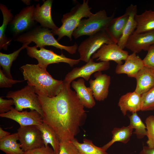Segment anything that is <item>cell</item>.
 Wrapping results in <instances>:
<instances>
[{
	"instance_id": "2",
	"label": "cell",
	"mask_w": 154,
	"mask_h": 154,
	"mask_svg": "<svg viewBox=\"0 0 154 154\" xmlns=\"http://www.w3.org/2000/svg\"><path fill=\"white\" fill-rule=\"evenodd\" d=\"M24 80L37 95L52 97L61 91L63 81L53 78L46 69L37 64H27L21 67Z\"/></svg>"
},
{
	"instance_id": "21",
	"label": "cell",
	"mask_w": 154,
	"mask_h": 154,
	"mask_svg": "<svg viewBox=\"0 0 154 154\" xmlns=\"http://www.w3.org/2000/svg\"><path fill=\"white\" fill-rule=\"evenodd\" d=\"M129 15V18L124 30L122 37L117 43V45L123 49L126 44L130 36L133 34L137 27V23L135 17L137 13V6L131 4L126 9Z\"/></svg>"
},
{
	"instance_id": "15",
	"label": "cell",
	"mask_w": 154,
	"mask_h": 154,
	"mask_svg": "<svg viewBox=\"0 0 154 154\" xmlns=\"http://www.w3.org/2000/svg\"><path fill=\"white\" fill-rule=\"evenodd\" d=\"M94 80L90 79L89 83L95 99L102 101L106 99L109 93V88L110 83V77L103 74L101 72L95 73Z\"/></svg>"
},
{
	"instance_id": "8",
	"label": "cell",
	"mask_w": 154,
	"mask_h": 154,
	"mask_svg": "<svg viewBox=\"0 0 154 154\" xmlns=\"http://www.w3.org/2000/svg\"><path fill=\"white\" fill-rule=\"evenodd\" d=\"M112 43H114L106 30L91 35L81 42L78 46L79 58L86 63L103 44Z\"/></svg>"
},
{
	"instance_id": "28",
	"label": "cell",
	"mask_w": 154,
	"mask_h": 154,
	"mask_svg": "<svg viewBox=\"0 0 154 154\" xmlns=\"http://www.w3.org/2000/svg\"><path fill=\"white\" fill-rule=\"evenodd\" d=\"M30 43L28 42L23 44L20 48L9 54L0 52V66L2 67L4 73L7 77L13 79L11 72L13 62L17 59L21 51L26 48Z\"/></svg>"
},
{
	"instance_id": "5",
	"label": "cell",
	"mask_w": 154,
	"mask_h": 154,
	"mask_svg": "<svg viewBox=\"0 0 154 154\" xmlns=\"http://www.w3.org/2000/svg\"><path fill=\"white\" fill-rule=\"evenodd\" d=\"M115 13L108 16L105 10L92 13L87 19H82L73 32L75 39L84 35L90 36L101 31L106 30L114 18Z\"/></svg>"
},
{
	"instance_id": "20",
	"label": "cell",
	"mask_w": 154,
	"mask_h": 154,
	"mask_svg": "<svg viewBox=\"0 0 154 154\" xmlns=\"http://www.w3.org/2000/svg\"><path fill=\"white\" fill-rule=\"evenodd\" d=\"M135 78L137 84L135 91L141 95L154 86V71L149 68L144 66Z\"/></svg>"
},
{
	"instance_id": "36",
	"label": "cell",
	"mask_w": 154,
	"mask_h": 154,
	"mask_svg": "<svg viewBox=\"0 0 154 154\" xmlns=\"http://www.w3.org/2000/svg\"><path fill=\"white\" fill-rule=\"evenodd\" d=\"M14 105V101L11 99H5L3 98V97H0V113L4 114L9 111L12 107V105Z\"/></svg>"
},
{
	"instance_id": "9",
	"label": "cell",
	"mask_w": 154,
	"mask_h": 154,
	"mask_svg": "<svg viewBox=\"0 0 154 154\" xmlns=\"http://www.w3.org/2000/svg\"><path fill=\"white\" fill-rule=\"evenodd\" d=\"M17 133L21 148L24 152L44 146L41 132L36 125L20 126Z\"/></svg>"
},
{
	"instance_id": "32",
	"label": "cell",
	"mask_w": 154,
	"mask_h": 154,
	"mask_svg": "<svg viewBox=\"0 0 154 154\" xmlns=\"http://www.w3.org/2000/svg\"><path fill=\"white\" fill-rule=\"evenodd\" d=\"M145 123L147 129V146L150 148L154 149V116L147 117Z\"/></svg>"
},
{
	"instance_id": "23",
	"label": "cell",
	"mask_w": 154,
	"mask_h": 154,
	"mask_svg": "<svg viewBox=\"0 0 154 154\" xmlns=\"http://www.w3.org/2000/svg\"><path fill=\"white\" fill-rule=\"evenodd\" d=\"M135 19L137 27L133 34H139L154 30V11L146 10L141 14H136Z\"/></svg>"
},
{
	"instance_id": "40",
	"label": "cell",
	"mask_w": 154,
	"mask_h": 154,
	"mask_svg": "<svg viewBox=\"0 0 154 154\" xmlns=\"http://www.w3.org/2000/svg\"><path fill=\"white\" fill-rule=\"evenodd\" d=\"M22 1L26 5L29 6L31 4V0H22Z\"/></svg>"
},
{
	"instance_id": "31",
	"label": "cell",
	"mask_w": 154,
	"mask_h": 154,
	"mask_svg": "<svg viewBox=\"0 0 154 154\" xmlns=\"http://www.w3.org/2000/svg\"><path fill=\"white\" fill-rule=\"evenodd\" d=\"M141 111L154 110V86L141 95Z\"/></svg>"
},
{
	"instance_id": "10",
	"label": "cell",
	"mask_w": 154,
	"mask_h": 154,
	"mask_svg": "<svg viewBox=\"0 0 154 154\" xmlns=\"http://www.w3.org/2000/svg\"><path fill=\"white\" fill-rule=\"evenodd\" d=\"M110 68L109 61L95 62L91 58L85 65L80 67L74 68L68 72L66 75L64 80L71 83L76 79L81 77L88 81L93 73L107 70Z\"/></svg>"
},
{
	"instance_id": "18",
	"label": "cell",
	"mask_w": 154,
	"mask_h": 154,
	"mask_svg": "<svg viewBox=\"0 0 154 154\" xmlns=\"http://www.w3.org/2000/svg\"><path fill=\"white\" fill-rule=\"evenodd\" d=\"M141 95L135 91L122 95L119 99L118 106L123 116L129 111L132 113L141 110Z\"/></svg>"
},
{
	"instance_id": "22",
	"label": "cell",
	"mask_w": 154,
	"mask_h": 154,
	"mask_svg": "<svg viewBox=\"0 0 154 154\" xmlns=\"http://www.w3.org/2000/svg\"><path fill=\"white\" fill-rule=\"evenodd\" d=\"M129 15L125 11L122 15L114 18L106 30L114 43L117 44L122 35Z\"/></svg>"
},
{
	"instance_id": "38",
	"label": "cell",
	"mask_w": 154,
	"mask_h": 154,
	"mask_svg": "<svg viewBox=\"0 0 154 154\" xmlns=\"http://www.w3.org/2000/svg\"><path fill=\"white\" fill-rule=\"evenodd\" d=\"M139 154H154V149L150 148L147 146H143Z\"/></svg>"
},
{
	"instance_id": "33",
	"label": "cell",
	"mask_w": 154,
	"mask_h": 154,
	"mask_svg": "<svg viewBox=\"0 0 154 154\" xmlns=\"http://www.w3.org/2000/svg\"><path fill=\"white\" fill-rule=\"evenodd\" d=\"M59 154H79L76 147L71 141H64L60 143Z\"/></svg>"
},
{
	"instance_id": "14",
	"label": "cell",
	"mask_w": 154,
	"mask_h": 154,
	"mask_svg": "<svg viewBox=\"0 0 154 154\" xmlns=\"http://www.w3.org/2000/svg\"><path fill=\"white\" fill-rule=\"evenodd\" d=\"M53 1H44L41 6L39 3L37 4L34 9L33 17L35 21L39 23L41 27L54 31L59 28L54 23L52 18L51 8Z\"/></svg>"
},
{
	"instance_id": "25",
	"label": "cell",
	"mask_w": 154,
	"mask_h": 154,
	"mask_svg": "<svg viewBox=\"0 0 154 154\" xmlns=\"http://www.w3.org/2000/svg\"><path fill=\"white\" fill-rule=\"evenodd\" d=\"M40 131L44 146L47 147L50 144L55 154H59L60 141L54 131L48 125L43 122L36 125Z\"/></svg>"
},
{
	"instance_id": "39",
	"label": "cell",
	"mask_w": 154,
	"mask_h": 154,
	"mask_svg": "<svg viewBox=\"0 0 154 154\" xmlns=\"http://www.w3.org/2000/svg\"><path fill=\"white\" fill-rule=\"evenodd\" d=\"M10 134V133L4 131L1 127H0V140L7 137Z\"/></svg>"
},
{
	"instance_id": "37",
	"label": "cell",
	"mask_w": 154,
	"mask_h": 154,
	"mask_svg": "<svg viewBox=\"0 0 154 154\" xmlns=\"http://www.w3.org/2000/svg\"><path fill=\"white\" fill-rule=\"evenodd\" d=\"M23 154H55L52 148L44 146L41 147L24 152Z\"/></svg>"
},
{
	"instance_id": "12",
	"label": "cell",
	"mask_w": 154,
	"mask_h": 154,
	"mask_svg": "<svg viewBox=\"0 0 154 154\" xmlns=\"http://www.w3.org/2000/svg\"><path fill=\"white\" fill-rule=\"evenodd\" d=\"M129 55L127 51L121 49L117 44H105L92 56L93 59L107 62L113 61L117 64H122Z\"/></svg>"
},
{
	"instance_id": "11",
	"label": "cell",
	"mask_w": 154,
	"mask_h": 154,
	"mask_svg": "<svg viewBox=\"0 0 154 154\" xmlns=\"http://www.w3.org/2000/svg\"><path fill=\"white\" fill-rule=\"evenodd\" d=\"M35 7L33 5L28 6L14 17L9 24L15 38L30 30L35 25L33 17Z\"/></svg>"
},
{
	"instance_id": "29",
	"label": "cell",
	"mask_w": 154,
	"mask_h": 154,
	"mask_svg": "<svg viewBox=\"0 0 154 154\" xmlns=\"http://www.w3.org/2000/svg\"><path fill=\"white\" fill-rule=\"evenodd\" d=\"M79 151V154H110L101 147L94 145L92 141L86 138H84L83 142L80 143L75 138L71 141Z\"/></svg>"
},
{
	"instance_id": "19",
	"label": "cell",
	"mask_w": 154,
	"mask_h": 154,
	"mask_svg": "<svg viewBox=\"0 0 154 154\" xmlns=\"http://www.w3.org/2000/svg\"><path fill=\"white\" fill-rule=\"evenodd\" d=\"M71 86L75 90L78 98L84 107L91 109L94 106L96 102L93 92L90 87H86L83 78L73 81Z\"/></svg>"
},
{
	"instance_id": "34",
	"label": "cell",
	"mask_w": 154,
	"mask_h": 154,
	"mask_svg": "<svg viewBox=\"0 0 154 154\" xmlns=\"http://www.w3.org/2000/svg\"><path fill=\"white\" fill-rule=\"evenodd\" d=\"M23 80H14L7 77L3 70L0 69V87L9 88L11 87L14 84L24 81Z\"/></svg>"
},
{
	"instance_id": "4",
	"label": "cell",
	"mask_w": 154,
	"mask_h": 154,
	"mask_svg": "<svg viewBox=\"0 0 154 154\" xmlns=\"http://www.w3.org/2000/svg\"><path fill=\"white\" fill-rule=\"evenodd\" d=\"M88 3V0H84L82 3L78 4L69 12L63 15L61 26L57 30H52L53 35L58 36V41L64 36L68 37L70 41L72 40L73 33L82 18H88L93 13Z\"/></svg>"
},
{
	"instance_id": "27",
	"label": "cell",
	"mask_w": 154,
	"mask_h": 154,
	"mask_svg": "<svg viewBox=\"0 0 154 154\" xmlns=\"http://www.w3.org/2000/svg\"><path fill=\"white\" fill-rule=\"evenodd\" d=\"M17 133L10 135L0 140V149L6 154H23L24 151L20 143Z\"/></svg>"
},
{
	"instance_id": "7",
	"label": "cell",
	"mask_w": 154,
	"mask_h": 154,
	"mask_svg": "<svg viewBox=\"0 0 154 154\" xmlns=\"http://www.w3.org/2000/svg\"><path fill=\"white\" fill-rule=\"evenodd\" d=\"M37 48L36 45L33 46H27L26 48L27 54L30 57L36 59L38 64L46 69L50 64L60 62L66 63L70 66L73 67L78 64L81 60L80 58L74 59L67 58L62 53L57 54L52 50L44 47L40 48V50Z\"/></svg>"
},
{
	"instance_id": "3",
	"label": "cell",
	"mask_w": 154,
	"mask_h": 154,
	"mask_svg": "<svg viewBox=\"0 0 154 154\" xmlns=\"http://www.w3.org/2000/svg\"><path fill=\"white\" fill-rule=\"evenodd\" d=\"M54 36L51 30L40 26L19 36L15 40L23 44L34 42L37 48L51 46L61 50H64L71 54L76 53L78 47L76 42L72 46L64 45L60 43Z\"/></svg>"
},
{
	"instance_id": "6",
	"label": "cell",
	"mask_w": 154,
	"mask_h": 154,
	"mask_svg": "<svg viewBox=\"0 0 154 154\" xmlns=\"http://www.w3.org/2000/svg\"><path fill=\"white\" fill-rule=\"evenodd\" d=\"M6 97L13 100L16 110L21 112L23 109L29 108L36 110L43 117V112L38 96L32 86L27 84L21 90L10 91Z\"/></svg>"
},
{
	"instance_id": "24",
	"label": "cell",
	"mask_w": 154,
	"mask_h": 154,
	"mask_svg": "<svg viewBox=\"0 0 154 154\" xmlns=\"http://www.w3.org/2000/svg\"><path fill=\"white\" fill-rule=\"evenodd\" d=\"M0 9L3 18L2 24L0 27V49L7 50L8 46L10 44L11 39L6 36V30L8 25L12 20L14 16L11 12V10L8 9L4 5L0 3Z\"/></svg>"
},
{
	"instance_id": "17",
	"label": "cell",
	"mask_w": 154,
	"mask_h": 154,
	"mask_svg": "<svg viewBox=\"0 0 154 154\" xmlns=\"http://www.w3.org/2000/svg\"><path fill=\"white\" fill-rule=\"evenodd\" d=\"M124 64H117L116 73L124 74L130 77L135 78L138 72L144 66L142 60L135 52L129 55Z\"/></svg>"
},
{
	"instance_id": "35",
	"label": "cell",
	"mask_w": 154,
	"mask_h": 154,
	"mask_svg": "<svg viewBox=\"0 0 154 154\" xmlns=\"http://www.w3.org/2000/svg\"><path fill=\"white\" fill-rule=\"evenodd\" d=\"M147 51L146 55L142 60L144 65L154 71V44L151 45Z\"/></svg>"
},
{
	"instance_id": "1",
	"label": "cell",
	"mask_w": 154,
	"mask_h": 154,
	"mask_svg": "<svg viewBox=\"0 0 154 154\" xmlns=\"http://www.w3.org/2000/svg\"><path fill=\"white\" fill-rule=\"evenodd\" d=\"M70 83L63 80L62 89L56 96L37 95L43 114V122L50 127L60 142L71 141L80 132L87 117L84 107Z\"/></svg>"
},
{
	"instance_id": "30",
	"label": "cell",
	"mask_w": 154,
	"mask_h": 154,
	"mask_svg": "<svg viewBox=\"0 0 154 154\" xmlns=\"http://www.w3.org/2000/svg\"><path fill=\"white\" fill-rule=\"evenodd\" d=\"M129 117L130 122L129 125L135 129L134 133L136 135L137 138L141 139L146 136L147 129L146 125L143 122L137 112L132 113Z\"/></svg>"
},
{
	"instance_id": "26",
	"label": "cell",
	"mask_w": 154,
	"mask_h": 154,
	"mask_svg": "<svg viewBox=\"0 0 154 154\" xmlns=\"http://www.w3.org/2000/svg\"><path fill=\"white\" fill-rule=\"evenodd\" d=\"M133 129L129 125L121 127H114L112 131V139L105 144L102 148L106 151L115 143L121 142L126 144L130 140L132 135Z\"/></svg>"
},
{
	"instance_id": "13",
	"label": "cell",
	"mask_w": 154,
	"mask_h": 154,
	"mask_svg": "<svg viewBox=\"0 0 154 154\" xmlns=\"http://www.w3.org/2000/svg\"><path fill=\"white\" fill-rule=\"evenodd\" d=\"M0 116L14 120L19 123L20 126L38 125L43 123L42 117L36 110L20 112L13 107L9 112L0 114Z\"/></svg>"
},
{
	"instance_id": "16",
	"label": "cell",
	"mask_w": 154,
	"mask_h": 154,
	"mask_svg": "<svg viewBox=\"0 0 154 154\" xmlns=\"http://www.w3.org/2000/svg\"><path fill=\"white\" fill-rule=\"evenodd\" d=\"M154 44V30L139 34H132L129 37L125 47L136 53L142 50H147Z\"/></svg>"
}]
</instances>
